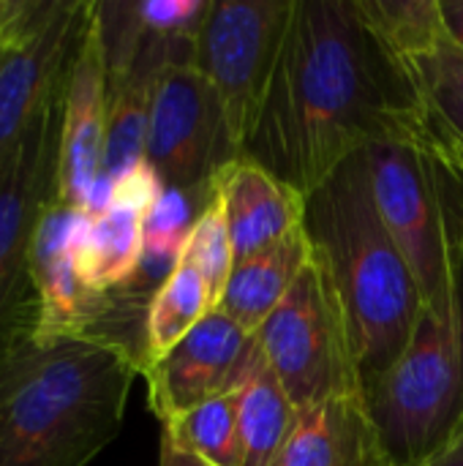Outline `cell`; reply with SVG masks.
<instances>
[{
    "instance_id": "cell-1",
    "label": "cell",
    "mask_w": 463,
    "mask_h": 466,
    "mask_svg": "<svg viewBox=\"0 0 463 466\" xmlns=\"http://www.w3.org/2000/svg\"><path fill=\"white\" fill-rule=\"evenodd\" d=\"M420 96L363 25L355 0H295L276 76L246 156L311 197L352 156L412 139Z\"/></svg>"
},
{
    "instance_id": "cell-2",
    "label": "cell",
    "mask_w": 463,
    "mask_h": 466,
    "mask_svg": "<svg viewBox=\"0 0 463 466\" xmlns=\"http://www.w3.org/2000/svg\"><path fill=\"white\" fill-rule=\"evenodd\" d=\"M142 358L106 333H27L0 352V466H87L123 429Z\"/></svg>"
},
{
    "instance_id": "cell-3",
    "label": "cell",
    "mask_w": 463,
    "mask_h": 466,
    "mask_svg": "<svg viewBox=\"0 0 463 466\" xmlns=\"http://www.w3.org/2000/svg\"><path fill=\"white\" fill-rule=\"evenodd\" d=\"M306 232L338 295L368 399L407 352L426 300L379 218L363 150L308 197Z\"/></svg>"
},
{
    "instance_id": "cell-4",
    "label": "cell",
    "mask_w": 463,
    "mask_h": 466,
    "mask_svg": "<svg viewBox=\"0 0 463 466\" xmlns=\"http://www.w3.org/2000/svg\"><path fill=\"white\" fill-rule=\"evenodd\" d=\"M423 150L442 213L445 289L423 306L407 352L368 396L396 466L420 464L463 426V183Z\"/></svg>"
},
{
    "instance_id": "cell-5",
    "label": "cell",
    "mask_w": 463,
    "mask_h": 466,
    "mask_svg": "<svg viewBox=\"0 0 463 466\" xmlns=\"http://www.w3.org/2000/svg\"><path fill=\"white\" fill-rule=\"evenodd\" d=\"M257 341L300 412L338 396L366 393L338 295L317 257L262 325Z\"/></svg>"
},
{
    "instance_id": "cell-6",
    "label": "cell",
    "mask_w": 463,
    "mask_h": 466,
    "mask_svg": "<svg viewBox=\"0 0 463 466\" xmlns=\"http://www.w3.org/2000/svg\"><path fill=\"white\" fill-rule=\"evenodd\" d=\"M295 0H213L194 46V66L218 96L232 147L243 156L251 142Z\"/></svg>"
},
{
    "instance_id": "cell-7",
    "label": "cell",
    "mask_w": 463,
    "mask_h": 466,
    "mask_svg": "<svg viewBox=\"0 0 463 466\" xmlns=\"http://www.w3.org/2000/svg\"><path fill=\"white\" fill-rule=\"evenodd\" d=\"M63 87L41 106L0 177V352L38 322L30 251L44 210L57 202Z\"/></svg>"
},
{
    "instance_id": "cell-8",
    "label": "cell",
    "mask_w": 463,
    "mask_h": 466,
    "mask_svg": "<svg viewBox=\"0 0 463 466\" xmlns=\"http://www.w3.org/2000/svg\"><path fill=\"white\" fill-rule=\"evenodd\" d=\"M237 156L210 82L194 63L166 66L156 82L145 147L161 183L207 194L218 169Z\"/></svg>"
},
{
    "instance_id": "cell-9",
    "label": "cell",
    "mask_w": 463,
    "mask_h": 466,
    "mask_svg": "<svg viewBox=\"0 0 463 466\" xmlns=\"http://www.w3.org/2000/svg\"><path fill=\"white\" fill-rule=\"evenodd\" d=\"M90 3L30 0L0 49V177L41 106L63 87Z\"/></svg>"
},
{
    "instance_id": "cell-10",
    "label": "cell",
    "mask_w": 463,
    "mask_h": 466,
    "mask_svg": "<svg viewBox=\"0 0 463 466\" xmlns=\"http://www.w3.org/2000/svg\"><path fill=\"white\" fill-rule=\"evenodd\" d=\"M363 158L379 218L404 254L423 300L431 303L445 289V235L431 161L418 134L374 142Z\"/></svg>"
},
{
    "instance_id": "cell-11",
    "label": "cell",
    "mask_w": 463,
    "mask_h": 466,
    "mask_svg": "<svg viewBox=\"0 0 463 466\" xmlns=\"http://www.w3.org/2000/svg\"><path fill=\"white\" fill-rule=\"evenodd\" d=\"M259 363L257 336L213 311L172 352L142 371L147 404L164 426L216 396L237 390Z\"/></svg>"
},
{
    "instance_id": "cell-12",
    "label": "cell",
    "mask_w": 463,
    "mask_h": 466,
    "mask_svg": "<svg viewBox=\"0 0 463 466\" xmlns=\"http://www.w3.org/2000/svg\"><path fill=\"white\" fill-rule=\"evenodd\" d=\"M109 115V71L96 3H90L63 87V137L57 202L85 210L104 177V142Z\"/></svg>"
},
{
    "instance_id": "cell-13",
    "label": "cell",
    "mask_w": 463,
    "mask_h": 466,
    "mask_svg": "<svg viewBox=\"0 0 463 466\" xmlns=\"http://www.w3.org/2000/svg\"><path fill=\"white\" fill-rule=\"evenodd\" d=\"M90 216L79 208L52 202L35 229L30 251V281L35 292V333H98L115 309V295L87 287L79 273V251L90 229Z\"/></svg>"
},
{
    "instance_id": "cell-14",
    "label": "cell",
    "mask_w": 463,
    "mask_h": 466,
    "mask_svg": "<svg viewBox=\"0 0 463 466\" xmlns=\"http://www.w3.org/2000/svg\"><path fill=\"white\" fill-rule=\"evenodd\" d=\"M213 194L226 216L235 265L267 251L306 224L308 197L246 153L218 169Z\"/></svg>"
},
{
    "instance_id": "cell-15",
    "label": "cell",
    "mask_w": 463,
    "mask_h": 466,
    "mask_svg": "<svg viewBox=\"0 0 463 466\" xmlns=\"http://www.w3.org/2000/svg\"><path fill=\"white\" fill-rule=\"evenodd\" d=\"M276 466H396L366 393L303 410Z\"/></svg>"
},
{
    "instance_id": "cell-16",
    "label": "cell",
    "mask_w": 463,
    "mask_h": 466,
    "mask_svg": "<svg viewBox=\"0 0 463 466\" xmlns=\"http://www.w3.org/2000/svg\"><path fill=\"white\" fill-rule=\"evenodd\" d=\"M311 257L314 246L303 224L267 251L246 262H237L216 311H221L246 333L257 336L262 325L270 319V314L289 295L292 284L311 262Z\"/></svg>"
},
{
    "instance_id": "cell-17",
    "label": "cell",
    "mask_w": 463,
    "mask_h": 466,
    "mask_svg": "<svg viewBox=\"0 0 463 466\" xmlns=\"http://www.w3.org/2000/svg\"><path fill=\"white\" fill-rule=\"evenodd\" d=\"M300 410L262 363L237 388V437H240V466H276L281 459Z\"/></svg>"
},
{
    "instance_id": "cell-18",
    "label": "cell",
    "mask_w": 463,
    "mask_h": 466,
    "mask_svg": "<svg viewBox=\"0 0 463 466\" xmlns=\"http://www.w3.org/2000/svg\"><path fill=\"white\" fill-rule=\"evenodd\" d=\"M213 300L205 287V279L186 257L169 273V279L153 292L145 314V339H142V371L172 352L207 314H213Z\"/></svg>"
},
{
    "instance_id": "cell-19",
    "label": "cell",
    "mask_w": 463,
    "mask_h": 466,
    "mask_svg": "<svg viewBox=\"0 0 463 466\" xmlns=\"http://www.w3.org/2000/svg\"><path fill=\"white\" fill-rule=\"evenodd\" d=\"M145 254V216L109 208L90 221L79 251V273L90 289L115 295L131 284Z\"/></svg>"
},
{
    "instance_id": "cell-20",
    "label": "cell",
    "mask_w": 463,
    "mask_h": 466,
    "mask_svg": "<svg viewBox=\"0 0 463 466\" xmlns=\"http://www.w3.org/2000/svg\"><path fill=\"white\" fill-rule=\"evenodd\" d=\"M371 35L401 66L431 52L448 33L439 0H355Z\"/></svg>"
},
{
    "instance_id": "cell-21",
    "label": "cell",
    "mask_w": 463,
    "mask_h": 466,
    "mask_svg": "<svg viewBox=\"0 0 463 466\" xmlns=\"http://www.w3.org/2000/svg\"><path fill=\"white\" fill-rule=\"evenodd\" d=\"M423 112L448 134L463 142V46L445 33V38L426 55L404 63Z\"/></svg>"
},
{
    "instance_id": "cell-22",
    "label": "cell",
    "mask_w": 463,
    "mask_h": 466,
    "mask_svg": "<svg viewBox=\"0 0 463 466\" xmlns=\"http://www.w3.org/2000/svg\"><path fill=\"white\" fill-rule=\"evenodd\" d=\"M164 434L210 466H240L237 390L216 396L164 423Z\"/></svg>"
},
{
    "instance_id": "cell-23",
    "label": "cell",
    "mask_w": 463,
    "mask_h": 466,
    "mask_svg": "<svg viewBox=\"0 0 463 466\" xmlns=\"http://www.w3.org/2000/svg\"><path fill=\"white\" fill-rule=\"evenodd\" d=\"M186 257L194 262V268L205 279L213 309H218L224 289L229 284V276L235 270V251H232V240H229L226 216H224V208L216 194L210 197L199 221L194 224V232L186 246Z\"/></svg>"
},
{
    "instance_id": "cell-24",
    "label": "cell",
    "mask_w": 463,
    "mask_h": 466,
    "mask_svg": "<svg viewBox=\"0 0 463 466\" xmlns=\"http://www.w3.org/2000/svg\"><path fill=\"white\" fill-rule=\"evenodd\" d=\"M161 191H164V183H161L158 172L150 167V161L145 158L112 183V208H123V210L147 216V210L156 205Z\"/></svg>"
},
{
    "instance_id": "cell-25",
    "label": "cell",
    "mask_w": 463,
    "mask_h": 466,
    "mask_svg": "<svg viewBox=\"0 0 463 466\" xmlns=\"http://www.w3.org/2000/svg\"><path fill=\"white\" fill-rule=\"evenodd\" d=\"M420 142L463 183V142L434 123L426 112L420 115Z\"/></svg>"
},
{
    "instance_id": "cell-26",
    "label": "cell",
    "mask_w": 463,
    "mask_h": 466,
    "mask_svg": "<svg viewBox=\"0 0 463 466\" xmlns=\"http://www.w3.org/2000/svg\"><path fill=\"white\" fill-rule=\"evenodd\" d=\"M27 8H30V0H0V49L11 41Z\"/></svg>"
},
{
    "instance_id": "cell-27",
    "label": "cell",
    "mask_w": 463,
    "mask_h": 466,
    "mask_svg": "<svg viewBox=\"0 0 463 466\" xmlns=\"http://www.w3.org/2000/svg\"><path fill=\"white\" fill-rule=\"evenodd\" d=\"M415 466H463V426L428 459H423Z\"/></svg>"
},
{
    "instance_id": "cell-28",
    "label": "cell",
    "mask_w": 463,
    "mask_h": 466,
    "mask_svg": "<svg viewBox=\"0 0 463 466\" xmlns=\"http://www.w3.org/2000/svg\"><path fill=\"white\" fill-rule=\"evenodd\" d=\"M158 466H210L202 459H196L194 453L183 451L177 442H172L166 434H161V456H158Z\"/></svg>"
},
{
    "instance_id": "cell-29",
    "label": "cell",
    "mask_w": 463,
    "mask_h": 466,
    "mask_svg": "<svg viewBox=\"0 0 463 466\" xmlns=\"http://www.w3.org/2000/svg\"><path fill=\"white\" fill-rule=\"evenodd\" d=\"M448 33L463 46V0H439Z\"/></svg>"
}]
</instances>
